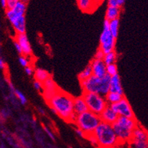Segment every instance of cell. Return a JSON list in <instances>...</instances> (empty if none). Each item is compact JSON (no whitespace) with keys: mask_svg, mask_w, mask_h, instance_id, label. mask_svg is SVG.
<instances>
[{"mask_svg":"<svg viewBox=\"0 0 148 148\" xmlns=\"http://www.w3.org/2000/svg\"><path fill=\"white\" fill-rule=\"evenodd\" d=\"M73 101V97L59 89L47 103L53 113L66 122L74 123L77 115L74 112Z\"/></svg>","mask_w":148,"mask_h":148,"instance_id":"1","label":"cell"},{"mask_svg":"<svg viewBox=\"0 0 148 148\" xmlns=\"http://www.w3.org/2000/svg\"><path fill=\"white\" fill-rule=\"evenodd\" d=\"M99 148H116L120 145L112 125L101 122L94 131Z\"/></svg>","mask_w":148,"mask_h":148,"instance_id":"2","label":"cell"},{"mask_svg":"<svg viewBox=\"0 0 148 148\" xmlns=\"http://www.w3.org/2000/svg\"><path fill=\"white\" fill-rule=\"evenodd\" d=\"M138 123L135 118L119 117L114 123L112 124L119 144L128 143L132 137L133 131L137 127Z\"/></svg>","mask_w":148,"mask_h":148,"instance_id":"3","label":"cell"},{"mask_svg":"<svg viewBox=\"0 0 148 148\" xmlns=\"http://www.w3.org/2000/svg\"><path fill=\"white\" fill-rule=\"evenodd\" d=\"M110 80L111 77L108 75L102 78L92 75L80 82L83 93H96L105 97L110 91Z\"/></svg>","mask_w":148,"mask_h":148,"instance_id":"4","label":"cell"},{"mask_svg":"<svg viewBox=\"0 0 148 148\" xmlns=\"http://www.w3.org/2000/svg\"><path fill=\"white\" fill-rule=\"evenodd\" d=\"M101 122L99 115L88 110L85 112L77 115L74 124L76 127L81 129L86 136L93 133Z\"/></svg>","mask_w":148,"mask_h":148,"instance_id":"5","label":"cell"},{"mask_svg":"<svg viewBox=\"0 0 148 148\" xmlns=\"http://www.w3.org/2000/svg\"><path fill=\"white\" fill-rule=\"evenodd\" d=\"M82 96L85 99L88 110L98 115L108 105L105 97L99 94L83 93Z\"/></svg>","mask_w":148,"mask_h":148,"instance_id":"6","label":"cell"},{"mask_svg":"<svg viewBox=\"0 0 148 148\" xmlns=\"http://www.w3.org/2000/svg\"><path fill=\"white\" fill-rule=\"evenodd\" d=\"M116 39L110 32L108 28V21L105 20L103 23V29L101 35L99 36V49L104 53L107 54L114 51L115 49Z\"/></svg>","mask_w":148,"mask_h":148,"instance_id":"7","label":"cell"},{"mask_svg":"<svg viewBox=\"0 0 148 148\" xmlns=\"http://www.w3.org/2000/svg\"><path fill=\"white\" fill-rule=\"evenodd\" d=\"M128 144L130 148H148V133L137 125L133 131L132 137Z\"/></svg>","mask_w":148,"mask_h":148,"instance_id":"8","label":"cell"},{"mask_svg":"<svg viewBox=\"0 0 148 148\" xmlns=\"http://www.w3.org/2000/svg\"><path fill=\"white\" fill-rule=\"evenodd\" d=\"M112 109L118 114L119 117H125L127 118H135L134 113L131 108L128 100L125 97L120 101L114 104L109 105Z\"/></svg>","mask_w":148,"mask_h":148,"instance_id":"9","label":"cell"},{"mask_svg":"<svg viewBox=\"0 0 148 148\" xmlns=\"http://www.w3.org/2000/svg\"><path fill=\"white\" fill-rule=\"evenodd\" d=\"M27 9V4L25 2L20 1L16 4L15 7L11 9L6 10V16L7 19L10 21V22L12 24L14 21H16L17 19L24 16L25 15Z\"/></svg>","mask_w":148,"mask_h":148,"instance_id":"10","label":"cell"},{"mask_svg":"<svg viewBox=\"0 0 148 148\" xmlns=\"http://www.w3.org/2000/svg\"><path fill=\"white\" fill-rule=\"evenodd\" d=\"M58 89L59 88L56 85L55 82L51 76L43 83V91L41 93L47 103L54 96Z\"/></svg>","mask_w":148,"mask_h":148,"instance_id":"11","label":"cell"},{"mask_svg":"<svg viewBox=\"0 0 148 148\" xmlns=\"http://www.w3.org/2000/svg\"><path fill=\"white\" fill-rule=\"evenodd\" d=\"M15 41L18 42L22 50V55L28 57L32 55V48L26 33L16 34L15 36Z\"/></svg>","mask_w":148,"mask_h":148,"instance_id":"12","label":"cell"},{"mask_svg":"<svg viewBox=\"0 0 148 148\" xmlns=\"http://www.w3.org/2000/svg\"><path fill=\"white\" fill-rule=\"evenodd\" d=\"M90 66L92 70V75L102 78L106 75V65L105 64L103 60L93 59L90 63Z\"/></svg>","mask_w":148,"mask_h":148,"instance_id":"13","label":"cell"},{"mask_svg":"<svg viewBox=\"0 0 148 148\" xmlns=\"http://www.w3.org/2000/svg\"><path fill=\"white\" fill-rule=\"evenodd\" d=\"M99 117L101 119L102 122H106V123L111 124L117 121L119 116L117 113L111 108V107L108 105L106 108L103 110V111L99 114Z\"/></svg>","mask_w":148,"mask_h":148,"instance_id":"14","label":"cell"},{"mask_svg":"<svg viewBox=\"0 0 148 148\" xmlns=\"http://www.w3.org/2000/svg\"><path fill=\"white\" fill-rule=\"evenodd\" d=\"M80 10L85 13H91L94 11L98 5V0H76Z\"/></svg>","mask_w":148,"mask_h":148,"instance_id":"15","label":"cell"},{"mask_svg":"<svg viewBox=\"0 0 148 148\" xmlns=\"http://www.w3.org/2000/svg\"><path fill=\"white\" fill-rule=\"evenodd\" d=\"M110 91L111 92L118 93V94L124 95V91L122 86L121 79L118 74L111 77V80H110Z\"/></svg>","mask_w":148,"mask_h":148,"instance_id":"16","label":"cell"},{"mask_svg":"<svg viewBox=\"0 0 148 148\" xmlns=\"http://www.w3.org/2000/svg\"><path fill=\"white\" fill-rule=\"evenodd\" d=\"M73 109L76 115H78V114L88 111L87 105H86L85 99L83 97V96L74 98Z\"/></svg>","mask_w":148,"mask_h":148,"instance_id":"17","label":"cell"},{"mask_svg":"<svg viewBox=\"0 0 148 148\" xmlns=\"http://www.w3.org/2000/svg\"><path fill=\"white\" fill-rule=\"evenodd\" d=\"M13 27L16 34H22L26 33V19L25 16H21L11 24Z\"/></svg>","mask_w":148,"mask_h":148,"instance_id":"18","label":"cell"},{"mask_svg":"<svg viewBox=\"0 0 148 148\" xmlns=\"http://www.w3.org/2000/svg\"><path fill=\"white\" fill-rule=\"evenodd\" d=\"M121 7L108 6L106 9V12H105V19L108 20V21H111V20L119 19Z\"/></svg>","mask_w":148,"mask_h":148,"instance_id":"19","label":"cell"},{"mask_svg":"<svg viewBox=\"0 0 148 148\" xmlns=\"http://www.w3.org/2000/svg\"><path fill=\"white\" fill-rule=\"evenodd\" d=\"M34 77L35 80H39L40 82L44 83L47 79L49 78L50 77V75L47 71H46L44 69L37 68L36 69L34 70Z\"/></svg>","mask_w":148,"mask_h":148,"instance_id":"20","label":"cell"},{"mask_svg":"<svg viewBox=\"0 0 148 148\" xmlns=\"http://www.w3.org/2000/svg\"><path fill=\"white\" fill-rule=\"evenodd\" d=\"M124 97V95H122L120 94H118V93H114V92H109L105 96V100H106L107 103L108 105L114 104V103H117L118 102H119L122 98Z\"/></svg>","mask_w":148,"mask_h":148,"instance_id":"21","label":"cell"},{"mask_svg":"<svg viewBox=\"0 0 148 148\" xmlns=\"http://www.w3.org/2000/svg\"><path fill=\"white\" fill-rule=\"evenodd\" d=\"M119 19L108 21V28L113 35V38L117 39L119 33Z\"/></svg>","mask_w":148,"mask_h":148,"instance_id":"22","label":"cell"},{"mask_svg":"<svg viewBox=\"0 0 148 148\" xmlns=\"http://www.w3.org/2000/svg\"><path fill=\"white\" fill-rule=\"evenodd\" d=\"M117 55L116 53V52L115 51H112V52H109V53L105 54L103 61L105 63V64L107 66V65L115 63L116 61H117Z\"/></svg>","mask_w":148,"mask_h":148,"instance_id":"23","label":"cell"},{"mask_svg":"<svg viewBox=\"0 0 148 148\" xmlns=\"http://www.w3.org/2000/svg\"><path fill=\"white\" fill-rule=\"evenodd\" d=\"M92 75V70H91V67L90 64L88 65L78 75V79L80 81L85 80L86 79L89 78Z\"/></svg>","mask_w":148,"mask_h":148,"instance_id":"24","label":"cell"},{"mask_svg":"<svg viewBox=\"0 0 148 148\" xmlns=\"http://www.w3.org/2000/svg\"><path fill=\"white\" fill-rule=\"evenodd\" d=\"M118 74V69H117V66L116 63L113 64L107 65L106 66V75H109L110 77L114 76V75Z\"/></svg>","mask_w":148,"mask_h":148,"instance_id":"25","label":"cell"},{"mask_svg":"<svg viewBox=\"0 0 148 148\" xmlns=\"http://www.w3.org/2000/svg\"><path fill=\"white\" fill-rule=\"evenodd\" d=\"M13 92L16 96V97H17V99L19 100L21 105H26L27 103V99L26 97L25 96V94H23L22 92H21L20 91L17 90V89H14Z\"/></svg>","mask_w":148,"mask_h":148,"instance_id":"26","label":"cell"},{"mask_svg":"<svg viewBox=\"0 0 148 148\" xmlns=\"http://www.w3.org/2000/svg\"><path fill=\"white\" fill-rule=\"evenodd\" d=\"M107 2H108V6L118 7H121L125 3V2H123L122 0H107Z\"/></svg>","mask_w":148,"mask_h":148,"instance_id":"27","label":"cell"},{"mask_svg":"<svg viewBox=\"0 0 148 148\" xmlns=\"http://www.w3.org/2000/svg\"><path fill=\"white\" fill-rule=\"evenodd\" d=\"M19 61L21 66H22L24 68L27 67V66H30V61L28 60L27 57L25 55H21L19 58Z\"/></svg>","mask_w":148,"mask_h":148,"instance_id":"28","label":"cell"},{"mask_svg":"<svg viewBox=\"0 0 148 148\" xmlns=\"http://www.w3.org/2000/svg\"><path fill=\"white\" fill-rule=\"evenodd\" d=\"M85 138L86 139L89 140V141L91 145H94V146L97 147V141L96 137H95V136L94 135V133H91V134L86 135Z\"/></svg>","mask_w":148,"mask_h":148,"instance_id":"29","label":"cell"},{"mask_svg":"<svg viewBox=\"0 0 148 148\" xmlns=\"http://www.w3.org/2000/svg\"><path fill=\"white\" fill-rule=\"evenodd\" d=\"M33 86L39 92H42V91H43V83L40 82L39 80H35L33 81Z\"/></svg>","mask_w":148,"mask_h":148,"instance_id":"30","label":"cell"},{"mask_svg":"<svg viewBox=\"0 0 148 148\" xmlns=\"http://www.w3.org/2000/svg\"><path fill=\"white\" fill-rule=\"evenodd\" d=\"M21 0H7V9L6 10H8V9H11L13 7H15L16 4L18 2H19Z\"/></svg>","mask_w":148,"mask_h":148,"instance_id":"31","label":"cell"},{"mask_svg":"<svg viewBox=\"0 0 148 148\" xmlns=\"http://www.w3.org/2000/svg\"><path fill=\"white\" fill-rule=\"evenodd\" d=\"M105 54L102 52L100 49H98L96 52L95 55H94V59H97V60H103V58H104Z\"/></svg>","mask_w":148,"mask_h":148,"instance_id":"32","label":"cell"},{"mask_svg":"<svg viewBox=\"0 0 148 148\" xmlns=\"http://www.w3.org/2000/svg\"><path fill=\"white\" fill-rule=\"evenodd\" d=\"M25 73H26L27 75H29V76H31L32 75L34 74V69H33V67H32L30 65V66H27V67H25Z\"/></svg>","mask_w":148,"mask_h":148,"instance_id":"33","label":"cell"},{"mask_svg":"<svg viewBox=\"0 0 148 148\" xmlns=\"http://www.w3.org/2000/svg\"><path fill=\"white\" fill-rule=\"evenodd\" d=\"M44 131H45V132L47 133V134L48 135V136H49V137L51 139L54 141V140H55V136H54V135H53V133H52V131H51L50 130H49V129L48 128V127H46V126H44Z\"/></svg>","mask_w":148,"mask_h":148,"instance_id":"34","label":"cell"},{"mask_svg":"<svg viewBox=\"0 0 148 148\" xmlns=\"http://www.w3.org/2000/svg\"><path fill=\"white\" fill-rule=\"evenodd\" d=\"M75 133H76L77 136H80V137H81V138H85V133H84L83 131L81 130V129L78 128V127L75 128Z\"/></svg>","mask_w":148,"mask_h":148,"instance_id":"35","label":"cell"},{"mask_svg":"<svg viewBox=\"0 0 148 148\" xmlns=\"http://www.w3.org/2000/svg\"><path fill=\"white\" fill-rule=\"evenodd\" d=\"M14 46H15V48H16V51H17L21 55H22V50H21V47H20L19 44H18V42L16 41H14Z\"/></svg>","mask_w":148,"mask_h":148,"instance_id":"36","label":"cell"},{"mask_svg":"<svg viewBox=\"0 0 148 148\" xmlns=\"http://www.w3.org/2000/svg\"><path fill=\"white\" fill-rule=\"evenodd\" d=\"M2 7L5 9H7V0H0Z\"/></svg>","mask_w":148,"mask_h":148,"instance_id":"37","label":"cell"},{"mask_svg":"<svg viewBox=\"0 0 148 148\" xmlns=\"http://www.w3.org/2000/svg\"><path fill=\"white\" fill-rule=\"evenodd\" d=\"M0 69H5V62L0 58Z\"/></svg>","mask_w":148,"mask_h":148,"instance_id":"38","label":"cell"},{"mask_svg":"<svg viewBox=\"0 0 148 148\" xmlns=\"http://www.w3.org/2000/svg\"><path fill=\"white\" fill-rule=\"evenodd\" d=\"M21 2H25V3H27L28 2H29V1H30V0H21Z\"/></svg>","mask_w":148,"mask_h":148,"instance_id":"39","label":"cell"},{"mask_svg":"<svg viewBox=\"0 0 148 148\" xmlns=\"http://www.w3.org/2000/svg\"><path fill=\"white\" fill-rule=\"evenodd\" d=\"M39 111L41 112V113H42V114H44V111H42V109L41 108H39Z\"/></svg>","mask_w":148,"mask_h":148,"instance_id":"40","label":"cell"},{"mask_svg":"<svg viewBox=\"0 0 148 148\" xmlns=\"http://www.w3.org/2000/svg\"><path fill=\"white\" fill-rule=\"evenodd\" d=\"M122 1H123V2H125V0H122Z\"/></svg>","mask_w":148,"mask_h":148,"instance_id":"41","label":"cell"}]
</instances>
